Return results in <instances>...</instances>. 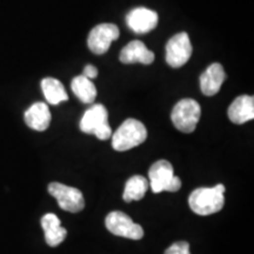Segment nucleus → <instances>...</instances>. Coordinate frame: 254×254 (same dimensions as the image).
<instances>
[{
	"instance_id": "obj_1",
	"label": "nucleus",
	"mask_w": 254,
	"mask_h": 254,
	"mask_svg": "<svg viewBox=\"0 0 254 254\" xmlns=\"http://www.w3.org/2000/svg\"><path fill=\"white\" fill-rule=\"evenodd\" d=\"M225 186L222 184L214 187H200L190 193V207L195 214L211 215L221 211L225 204Z\"/></svg>"
},
{
	"instance_id": "obj_2",
	"label": "nucleus",
	"mask_w": 254,
	"mask_h": 254,
	"mask_svg": "<svg viewBox=\"0 0 254 254\" xmlns=\"http://www.w3.org/2000/svg\"><path fill=\"white\" fill-rule=\"evenodd\" d=\"M147 139V129L136 119H126L112 135V147L118 152H125L141 145Z\"/></svg>"
},
{
	"instance_id": "obj_3",
	"label": "nucleus",
	"mask_w": 254,
	"mask_h": 254,
	"mask_svg": "<svg viewBox=\"0 0 254 254\" xmlns=\"http://www.w3.org/2000/svg\"><path fill=\"white\" fill-rule=\"evenodd\" d=\"M80 129L86 134H93L99 140H107L112 135L109 125V112L101 104H94L84 113L80 120Z\"/></svg>"
},
{
	"instance_id": "obj_4",
	"label": "nucleus",
	"mask_w": 254,
	"mask_h": 254,
	"mask_svg": "<svg viewBox=\"0 0 254 254\" xmlns=\"http://www.w3.org/2000/svg\"><path fill=\"white\" fill-rule=\"evenodd\" d=\"M150 186L153 193L178 192L182 187V180L174 176L173 166L167 160H158L148 171Z\"/></svg>"
},
{
	"instance_id": "obj_5",
	"label": "nucleus",
	"mask_w": 254,
	"mask_h": 254,
	"mask_svg": "<svg viewBox=\"0 0 254 254\" xmlns=\"http://www.w3.org/2000/svg\"><path fill=\"white\" fill-rule=\"evenodd\" d=\"M201 109L198 101L190 99H183L178 101L171 113L173 125L184 133H192L198 125Z\"/></svg>"
},
{
	"instance_id": "obj_6",
	"label": "nucleus",
	"mask_w": 254,
	"mask_h": 254,
	"mask_svg": "<svg viewBox=\"0 0 254 254\" xmlns=\"http://www.w3.org/2000/svg\"><path fill=\"white\" fill-rule=\"evenodd\" d=\"M49 192L58 201L59 207L64 211L78 213L84 209L85 200L81 190L75 187H69L60 183H52L49 185Z\"/></svg>"
},
{
	"instance_id": "obj_7",
	"label": "nucleus",
	"mask_w": 254,
	"mask_h": 254,
	"mask_svg": "<svg viewBox=\"0 0 254 254\" xmlns=\"http://www.w3.org/2000/svg\"><path fill=\"white\" fill-rule=\"evenodd\" d=\"M106 228L114 236L139 240L144 237V230L140 225L135 224L128 215L120 211H114L106 217Z\"/></svg>"
},
{
	"instance_id": "obj_8",
	"label": "nucleus",
	"mask_w": 254,
	"mask_h": 254,
	"mask_svg": "<svg viewBox=\"0 0 254 254\" xmlns=\"http://www.w3.org/2000/svg\"><path fill=\"white\" fill-rule=\"evenodd\" d=\"M192 44L186 32H180L168 40L166 45V62L171 67L179 68L192 56Z\"/></svg>"
},
{
	"instance_id": "obj_9",
	"label": "nucleus",
	"mask_w": 254,
	"mask_h": 254,
	"mask_svg": "<svg viewBox=\"0 0 254 254\" xmlns=\"http://www.w3.org/2000/svg\"><path fill=\"white\" fill-rule=\"evenodd\" d=\"M119 28L114 24H100L93 27L87 38V45L94 55H104L110 50L111 44L119 38Z\"/></svg>"
},
{
	"instance_id": "obj_10",
	"label": "nucleus",
	"mask_w": 254,
	"mask_h": 254,
	"mask_svg": "<svg viewBox=\"0 0 254 254\" xmlns=\"http://www.w3.org/2000/svg\"><path fill=\"white\" fill-rule=\"evenodd\" d=\"M158 19L157 12L146 7H136L126 15V23L133 32L144 34L157 27Z\"/></svg>"
},
{
	"instance_id": "obj_11",
	"label": "nucleus",
	"mask_w": 254,
	"mask_h": 254,
	"mask_svg": "<svg viewBox=\"0 0 254 254\" xmlns=\"http://www.w3.org/2000/svg\"><path fill=\"white\" fill-rule=\"evenodd\" d=\"M226 79V73L220 64H211L205 72L200 75V88L207 97L215 95L220 91L221 85Z\"/></svg>"
},
{
	"instance_id": "obj_12",
	"label": "nucleus",
	"mask_w": 254,
	"mask_h": 254,
	"mask_svg": "<svg viewBox=\"0 0 254 254\" xmlns=\"http://www.w3.org/2000/svg\"><path fill=\"white\" fill-rule=\"evenodd\" d=\"M228 118L232 123L241 125L254 119V98L252 95L238 97L227 111Z\"/></svg>"
},
{
	"instance_id": "obj_13",
	"label": "nucleus",
	"mask_w": 254,
	"mask_h": 254,
	"mask_svg": "<svg viewBox=\"0 0 254 254\" xmlns=\"http://www.w3.org/2000/svg\"><path fill=\"white\" fill-rule=\"evenodd\" d=\"M119 59L124 64L141 63L144 65H150L153 63L154 55L142 41L133 40L122 50Z\"/></svg>"
},
{
	"instance_id": "obj_14",
	"label": "nucleus",
	"mask_w": 254,
	"mask_h": 254,
	"mask_svg": "<svg viewBox=\"0 0 254 254\" xmlns=\"http://www.w3.org/2000/svg\"><path fill=\"white\" fill-rule=\"evenodd\" d=\"M24 119L30 128L38 132H44L51 124V112L45 103H36L28 107L24 114Z\"/></svg>"
},
{
	"instance_id": "obj_15",
	"label": "nucleus",
	"mask_w": 254,
	"mask_h": 254,
	"mask_svg": "<svg viewBox=\"0 0 254 254\" xmlns=\"http://www.w3.org/2000/svg\"><path fill=\"white\" fill-rule=\"evenodd\" d=\"M41 227L45 232L47 245L51 247L60 245L67 236V231L62 226L59 218L53 213H47L41 218Z\"/></svg>"
},
{
	"instance_id": "obj_16",
	"label": "nucleus",
	"mask_w": 254,
	"mask_h": 254,
	"mask_svg": "<svg viewBox=\"0 0 254 254\" xmlns=\"http://www.w3.org/2000/svg\"><path fill=\"white\" fill-rule=\"evenodd\" d=\"M41 90H43L47 103L51 105H58L68 99L67 92H66L62 81H59L56 78L49 77L43 79L41 80Z\"/></svg>"
},
{
	"instance_id": "obj_17",
	"label": "nucleus",
	"mask_w": 254,
	"mask_h": 254,
	"mask_svg": "<svg viewBox=\"0 0 254 254\" xmlns=\"http://www.w3.org/2000/svg\"><path fill=\"white\" fill-rule=\"evenodd\" d=\"M71 87L73 93L77 95V98L84 104L94 103L95 98H97V88L91 79L84 77L82 74L77 75L71 81Z\"/></svg>"
},
{
	"instance_id": "obj_18",
	"label": "nucleus",
	"mask_w": 254,
	"mask_h": 254,
	"mask_svg": "<svg viewBox=\"0 0 254 254\" xmlns=\"http://www.w3.org/2000/svg\"><path fill=\"white\" fill-rule=\"evenodd\" d=\"M148 190V182L142 176H133L127 180L123 198L126 202L138 201L144 198Z\"/></svg>"
},
{
	"instance_id": "obj_19",
	"label": "nucleus",
	"mask_w": 254,
	"mask_h": 254,
	"mask_svg": "<svg viewBox=\"0 0 254 254\" xmlns=\"http://www.w3.org/2000/svg\"><path fill=\"white\" fill-rule=\"evenodd\" d=\"M165 254H190V244L186 241H179L173 244L165 251Z\"/></svg>"
},
{
	"instance_id": "obj_20",
	"label": "nucleus",
	"mask_w": 254,
	"mask_h": 254,
	"mask_svg": "<svg viewBox=\"0 0 254 254\" xmlns=\"http://www.w3.org/2000/svg\"><path fill=\"white\" fill-rule=\"evenodd\" d=\"M82 75L88 79H94L98 75V68L95 67V66L91 65V64H88V65L85 66L84 72H82Z\"/></svg>"
}]
</instances>
